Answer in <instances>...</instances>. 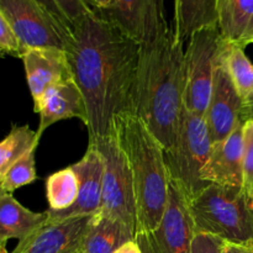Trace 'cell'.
<instances>
[{"label": "cell", "instance_id": "4dcf8cb0", "mask_svg": "<svg viewBox=\"0 0 253 253\" xmlns=\"http://www.w3.org/2000/svg\"><path fill=\"white\" fill-rule=\"evenodd\" d=\"M115 253H142V251H141L137 242L133 240V241H130L127 242V244L123 245Z\"/></svg>", "mask_w": 253, "mask_h": 253}, {"label": "cell", "instance_id": "7402d4cb", "mask_svg": "<svg viewBox=\"0 0 253 253\" xmlns=\"http://www.w3.org/2000/svg\"><path fill=\"white\" fill-rule=\"evenodd\" d=\"M37 131L31 130L27 125H14L6 137L0 143V177L31 151L36 150L40 143Z\"/></svg>", "mask_w": 253, "mask_h": 253}, {"label": "cell", "instance_id": "44dd1931", "mask_svg": "<svg viewBox=\"0 0 253 253\" xmlns=\"http://www.w3.org/2000/svg\"><path fill=\"white\" fill-rule=\"evenodd\" d=\"M79 180L72 166L52 173L46 179L48 210L62 211L73 207L78 199Z\"/></svg>", "mask_w": 253, "mask_h": 253}, {"label": "cell", "instance_id": "d6986e66", "mask_svg": "<svg viewBox=\"0 0 253 253\" xmlns=\"http://www.w3.org/2000/svg\"><path fill=\"white\" fill-rule=\"evenodd\" d=\"M135 240V231L121 221L105 215H93L84 237L83 253H115L123 245Z\"/></svg>", "mask_w": 253, "mask_h": 253}, {"label": "cell", "instance_id": "d590c367", "mask_svg": "<svg viewBox=\"0 0 253 253\" xmlns=\"http://www.w3.org/2000/svg\"><path fill=\"white\" fill-rule=\"evenodd\" d=\"M251 121H252V123H253V120H251Z\"/></svg>", "mask_w": 253, "mask_h": 253}, {"label": "cell", "instance_id": "8fae6325", "mask_svg": "<svg viewBox=\"0 0 253 253\" xmlns=\"http://www.w3.org/2000/svg\"><path fill=\"white\" fill-rule=\"evenodd\" d=\"M91 216L51 220L19 241L11 253H77L82 250Z\"/></svg>", "mask_w": 253, "mask_h": 253}, {"label": "cell", "instance_id": "d4e9b609", "mask_svg": "<svg viewBox=\"0 0 253 253\" xmlns=\"http://www.w3.org/2000/svg\"><path fill=\"white\" fill-rule=\"evenodd\" d=\"M72 32L89 14L95 11L85 0H39Z\"/></svg>", "mask_w": 253, "mask_h": 253}, {"label": "cell", "instance_id": "ac0fdd59", "mask_svg": "<svg viewBox=\"0 0 253 253\" xmlns=\"http://www.w3.org/2000/svg\"><path fill=\"white\" fill-rule=\"evenodd\" d=\"M217 29L229 43H253V0H217Z\"/></svg>", "mask_w": 253, "mask_h": 253}, {"label": "cell", "instance_id": "f1b7e54d", "mask_svg": "<svg viewBox=\"0 0 253 253\" xmlns=\"http://www.w3.org/2000/svg\"><path fill=\"white\" fill-rule=\"evenodd\" d=\"M224 253H253V241L245 244L224 242Z\"/></svg>", "mask_w": 253, "mask_h": 253}, {"label": "cell", "instance_id": "2e32d148", "mask_svg": "<svg viewBox=\"0 0 253 253\" xmlns=\"http://www.w3.org/2000/svg\"><path fill=\"white\" fill-rule=\"evenodd\" d=\"M40 114L37 133H42L56 123L68 119H79L84 125L88 123V110L83 93L74 79L57 84L44 94L41 104L35 110Z\"/></svg>", "mask_w": 253, "mask_h": 253}, {"label": "cell", "instance_id": "d6a6232c", "mask_svg": "<svg viewBox=\"0 0 253 253\" xmlns=\"http://www.w3.org/2000/svg\"><path fill=\"white\" fill-rule=\"evenodd\" d=\"M0 253H10L6 250V242H0Z\"/></svg>", "mask_w": 253, "mask_h": 253}, {"label": "cell", "instance_id": "ba28073f", "mask_svg": "<svg viewBox=\"0 0 253 253\" xmlns=\"http://www.w3.org/2000/svg\"><path fill=\"white\" fill-rule=\"evenodd\" d=\"M96 143L104 158L103 198L100 214L121 221L135 231L136 198L132 172L116 133L89 141Z\"/></svg>", "mask_w": 253, "mask_h": 253}, {"label": "cell", "instance_id": "7c38bea8", "mask_svg": "<svg viewBox=\"0 0 253 253\" xmlns=\"http://www.w3.org/2000/svg\"><path fill=\"white\" fill-rule=\"evenodd\" d=\"M79 180L78 199L73 207L62 211L46 210L51 220L74 216H91L100 211L103 198L104 158L96 143L89 142L83 157L72 165Z\"/></svg>", "mask_w": 253, "mask_h": 253}, {"label": "cell", "instance_id": "5b68a950", "mask_svg": "<svg viewBox=\"0 0 253 253\" xmlns=\"http://www.w3.org/2000/svg\"><path fill=\"white\" fill-rule=\"evenodd\" d=\"M211 147L205 116L184 108L175 142L170 150L165 151V158L170 183L177 185L188 200L209 185L203 180L202 172Z\"/></svg>", "mask_w": 253, "mask_h": 253}, {"label": "cell", "instance_id": "e0dca14e", "mask_svg": "<svg viewBox=\"0 0 253 253\" xmlns=\"http://www.w3.org/2000/svg\"><path fill=\"white\" fill-rule=\"evenodd\" d=\"M48 221L47 211L35 212L20 204L12 193L0 194V242L21 240L36 232Z\"/></svg>", "mask_w": 253, "mask_h": 253}, {"label": "cell", "instance_id": "cb8c5ba5", "mask_svg": "<svg viewBox=\"0 0 253 253\" xmlns=\"http://www.w3.org/2000/svg\"><path fill=\"white\" fill-rule=\"evenodd\" d=\"M35 152L36 150L20 158L0 177L1 192L12 193L19 188L32 184L37 179Z\"/></svg>", "mask_w": 253, "mask_h": 253}, {"label": "cell", "instance_id": "4fadbf2b", "mask_svg": "<svg viewBox=\"0 0 253 253\" xmlns=\"http://www.w3.org/2000/svg\"><path fill=\"white\" fill-rule=\"evenodd\" d=\"M26 82L34 100V111L44 94L57 84L74 79L68 52L58 48H30L22 54Z\"/></svg>", "mask_w": 253, "mask_h": 253}, {"label": "cell", "instance_id": "30bf717a", "mask_svg": "<svg viewBox=\"0 0 253 253\" xmlns=\"http://www.w3.org/2000/svg\"><path fill=\"white\" fill-rule=\"evenodd\" d=\"M224 53L215 71L211 96L204 115L212 143L225 140L240 125L245 124L242 120L244 100L232 83L224 61Z\"/></svg>", "mask_w": 253, "mask_h": 253}, {"label": "cell", "instance_id": "277c9868", "mask_svg": "<svg viewBox=\"0 0 253 253\" xmlns=\"http://www.w3.org/2000/svg\"><path fill=\"white\" fill-rule=\"evenodd\" d=\"M188 205L197 232L234 244L253 241V208L244 192L210 184Z\"/></svg>", "mask_w": 253, "mask_h": 253}, {"label": "cell", "instance_id": "484cf974", "mask_svg": "<svg viewBox=\"0 0 253 253\" xmlns=\"http://www.w3.org/2000/svg\"><path fill=\"white\" fill-rule=\"evenodd\" d=\"M244 194L247 203L253 208V123H245V165Z\"/></svg>", "mask_w": 253, "mask_h": 253}, {"label": "cell", "instance_id": "ffe728a7", "mask_svg": "<svg viewBox=\"0 0 253 253\" xmlns=\"http://www.w3.org/2000/svg\"><path fill=\"white\" fill-rule=\"evenodd\" d=\"M217 26V0H174V34L188 42L195 32Z\"/></svg>", "mask_w": 253, "mask_h": 253}, {"label": "cell", "instance_id": "8992f818", "mask_svg": "<svg viewBox=\"0 0 253 253\" xmlns=\"http://www.w3.org/2000/svg\"><path fill=\"white\" fill-rule=\"evenodd\" d=\"M0 16L30 48H58L69 52L73 32L39 0H0Z\"/></svg>", "mask_w": 253, "mask_h": 253}, {"label": "cell", "instance_id": "9a60e30c", "mask_svg": "<svg viewBox=\"0 0 253 253\" xmlns=\"http://www.w3.org/2000/svg\"><path fill=\"white\" fill-rule=\"evenodd\" d=\"M98 11L113 20L137 42L142 41L155 27L167 22L165 0H115L110 9Z\"/></svg>", "mask_w": 253, "mask_h": 253}, {"label": "cell", "instance_id": "6da1fadb", "mask_svg": "<svg viewBox=\"0 0 253 253\" xmlns=\"http://www.w3.org/2000/svg\"><path fill=\"white\" fill-rule=\"evenodd\" d=\"M68 56L86 103L89 141L114 135L118 119L135 114L140 42L95 10L73 30Z\"/></svg>", "mask_w": 253, "mask_h": 253}, {"label": "cell", "instance_id": "f546056e", "mask_svg": "<svg viewBox=\"0 0 253 253\" xmlns=\"http://www.w3.org/2000/svg\"><path fill=\"white\" fill-rule=\"evenodd\" d=\"M242 120L244 123L253 120V96L244 103V109H242Z\"/></svg>", "mask_w": 253, "mask_h": 253}, {"label": "cell", "instance_id": "603a6c76", "mask_svg": "<svg viewBox=\"0 0 253 253\" xmlns=\"http://www.w3.org/2000/svg\"><path fill=\"white\" fill-rule=\"evenodd\" d=\"M224 61L237 93L245 101L253 96V64L245 53L244 47L227 42Z\"/></svg>", "mask_w": 253, "mask_h": 253}, {"label": "cell", "instance_id": "3957f363", "mask_svg": "<svg viewBox=\"0 0 253 253\" xmlns=\"http://www.w3.org/2000/svg\"><path fill=\"white\" fill-rule=\"evenodd\" d=\"M115 133L132 172L136 234L153 231L162 221L169 198L170 179L165 147L142 119L132 113L118 119Z\"/></svg>", "mask_w": 253, "mask_h": 253}, {"label": "cell", "instance_id": "e575fe53", "mask_svg": "<svg viewBox=\"0 0 253 253\" xmlns=\"http://www.w3.org/2000/svg\"><path fill=\"white\" fill-rule=\"evenodd\" d=\"M77 253H83V251H82V250H81V251H79V252H77Z\"/></svg>", "mask_w": 253, "mask_h": 253}, {"label": "cell", "instance_id": "5bb4252c", "mask_svg": "<svg viewBox=\"0 0 253 253\" xmlns=\"http://www.w3.org/2000/svg\"><path fill=\"white\" fill-rule=\"evenodd\" d=\"M244 165L245 124H242L225 140L212 143L202 178L209 185L244 192Z\"/></svg>", "mask_w": 253, "mask_h": 253}, {"label": "cell", "instance_id": "9c48e42d", "mask_svg": "<svg viewBox=\"0 0 253 253\" xmlns=\"http://www.w3.org/2000/svg\"><path fill=\"white\" fill-rule=\"evenodd\" d=\"M195 235L187 197L170 183L167 209L160 226L153 231L136 234L135 241L142 253H192Z\"/></svg>", "mask_w": 253, "mask_h": 253}, {"label": "cell", "instance_id": "4316f807", "mask_svg": "<svg viewBox=\"0 0 253 253\" xmlns=\"http://www.w3.org/2000/svg\"><path fill=\"white\" fill-rule=\"evenodd\" d=\"M0 51L2 56L10 54L17 58H21L25 53V48L19 36L2 16H0Z\"/></svg>", "mask_w": 253, "mask_h": 253}, {"label": "cell", "instance_id": "83f0119b", "mask_svg": "<svg viewBox=\"0 0 253 253\" xmlns=\"http://www.w3.org/2000/svg\"><path fill=\"white\" fill-rule=\"evenodd\" d=\"M224 240L212 235L197 232L192 245V253H224Z\"/></svg>", "mask_w": 253, "mask_h": 253}, {"label": "cell", "instance_id": "1f68e13d", "mask_svg": "<svg viewBox=\"0 0 253 253\" xmlns=\"http://www.w3.org/2000/svg\"><path fill=\"white\" fill-rule=\"evenodd\" d=\"M115 0H91L95 10H108L113 6Z\"/></svg>", "mask_w": 253, "mask_h": 253}, {"label": "cell", "instance_id": "52a82bcc", "mask_svg": "<svg viewBox=\"0 0 253 253\" xmlns=\"http://www.w3.org/2000/svg\"><path fill=\"white\" fill-rule=\"evenodd\" d=\"M226 44L217 26L200 30L188 41L185 48V108L188 110L200 115L207 113L215 71Z\"/></svg>", "mask_w": 253, "mask_h": 253}, {"label": "cell", "instance_id": "7a4b0ae2", "mask_svg": "<svg viewBox=\"0 0 253 253\" xmlns=\"http://www.w3.org/2000/svg\"><path fill=\"white\" fill-rule=\"evenodd\" d=\"M185 49L169 24L160 25L140 42L135 114L165 151L173 147L185 108Z\"/></svg>", "mask_w": 253, "mask_h": 253}, {"label": "cell", "instance_id": "836d02e7", "mask_svg": "<svg viewBox=\"0 0 253 253\" xmlns=\"http://www.w3.org/2000/svg\"><path fill=\"white\" fill-rule=\"evenodd\" d=\"M85 1L88 2L89 5H91V6H93V2H91V0H85ZM93 7H94V6H93ZM94 9H95V7H94Z\"/></svg>", "mask_w": 253, "mask_h": 253}]
</instances>
